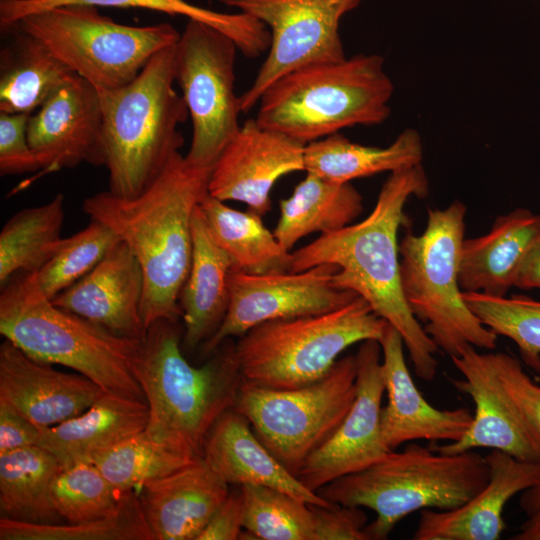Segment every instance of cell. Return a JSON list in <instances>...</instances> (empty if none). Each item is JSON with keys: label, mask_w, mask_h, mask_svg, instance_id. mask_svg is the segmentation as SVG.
Returning <instances> with one entry per match:
<instances>
[{"label": "cell", "mask_w": 540, "mask_h": 540, "mask_svg": "<svg viewBox=\"0 0 540 540\" xmlns=\"http://www.w3.org/2000/svg\"><path fill=\"white\" fill-rule=\"evenodd\" d=\"M429 183L422 164L390 173L371 213L358 223L321 234L291 253L290 271L321 264L338 267L334 283L365 299L402 336L416 375L434 379L438 348L411 312L400 278L398 230L411 196L424 198Z\"/></svg>", "instance_id": "6da1fadb"}, {"label": "cell", "mask_w": 540, "mask_h": 540, "mask_svg": "<svg viewBox=\"0 0 540 540\" xmlns=\"http://www.w3.org/2000/svg\"><path fill=\"white\" fill-rule=\"evenodd\" d=\"M211 170L179 152L136 197L121 198L107 190L83 202L90 219L108 226L142 268L146 330L159 320L176 322L182 315L179 296L192 260V216L208 193Z\"/></svg>", "instance_id": "7a4b0ae2"}, {"label": "cell", "mask_w": 540, "mask_h": 540, "mask_svg": "<svg viewBox=\"0 0 540 540\" xmlns=\"http://www.w3.org/2000/svg\"><path fill=\"white\" fill-rule=\"evenodd\" d=\"M175 323L159 320L146 330L133 363L148 406L146 434L202 456L215 422L234 407L243 377L235 344L224 341L202 366L183 356Z\"/></svg>", "instance_id": "3957f363"}, {"label": "cell", "mask_w": 540, "mask_h": 540, "mask_svg": "<svg viewBox=\"0 0 540 540\" xmlns=\"http://www.w3.org/2000/svg\"><path fill=\"white\" fill-rule=\"evenodd\" d=\"M176 44L158 51L128 84L98 90L103 116L109 192L133 198L143 192L179 153L178 127L188 116L174 89Z\"/></svg>", "instance_id": "277c9868"}, {"label": "cell", "mask_w": 540, "mask_h": 540, "mask_svg": "<svg viewBox=\"0 0 540 540\" xmlns=\"http://www.w3.org/2000/svg\"><path fill=\"white\" fill-rule=\"evenodd\" d=\"M485 456L472 450L443 453L409 442L370 467L338 478L317 493L327 501L376 513L364 531L368 540L387 539L406 516L423 509L464 505L489 481Z\"/></svg>", "instance_id": "5b68a950"}, {"label": "cell", "mask_w": 540, "mask_h": 540, "mask_svg": "<svg viewBox=\"0 0 540 540\" xmlns=\"http://www.w3.org/2000/svg\"><path fill=\"white\" fill-rule=\"evenodd\" d=\"M0 333L34 360L71 368L104 392L145 401L133 371L140 340L54 305L37 272L18 274L1 287Z\"/></svg>", "instance_id": "8992f818"}, {"label": "cell", "mask_w": 540, "mask_h": 540, "mask_svg": "<svg viewBox=\"0 0 540 540\" xmlns=\"http://www.w3.org/2000/svg\"><path fill=\"white\" fill-rule=\"evenodd\" d=\"M393 92L384 58L358 54L281 76L260 97L255 119L306 145L344 128L383 123Z\"/></svg>", "instance_id": "52a82bcc"}, {"label": "cell", "mask_w": 540, "mask_h": 540, "mask_svg": "<svg viewBox=\"0 0 540 540\" xmlns=\"http://www.w3.org/2000/svg\"><path fill=\"white\" fill-rule=\"evenodd\" d=\"M466 206L455 200L428 209L420 235L407 233L399 244L400 278L406 302L438 350L450 358L467 346L493 350L497 335L467 307L459 284Z\"/></svg>", "instance_id": "ba28073f"}, {"label": "cell", "mask_w": 540, "mask_h": 540, "mask_svg": "<svg viewBox=\"0 0 540 540\" xmlns=\"http://www.w3.org/2000/svg\"><path fill=\"white\" fill-rule=\"evenodd\" d=\"M388 324L357 296L329 312L261 323L240 337L235 353L243 380L297 388L327 375L349 346L380 343Z\"/></svg>", "instance_id": "9c48e42d"}, {"label": "cell", "mask_w": 540, "mask_h": 540, "mask_svg": "<svg viewBox=\"0 0 540 540\" xmlns=\"http://www.w3.org/2000/svg\"><path fill=\"white\" fill-rule=\"evenodd\" d=\"M13 25L98 90L130 83L158 51L180 38L171 24H120L100 14L96 6L83 4L32 13Z\"/></svg>", "instance_id": "30bf717a"}, {"label": "cell", "mask_w": 540, "mask_h": 540, "mask_svg": "<svg viewBox=\"0 0 540 540\" xmlns=\"http://www.w3.org/2000/svg\"><path fill=\"white\" fill-rule=\"evenodd\" d=\"M355 356L336 361L318 381L291 389L243 380L233 409L243 414L258 439L297 476L307 457L339 427L356 396Z\"/></svg>", "instance_id": "8fae6325"}, {"label": "cell", "mask_w": 540, "mask_h": 540, "mask_svg": "<svg viewBox=\"0 0 540 540\" xmlns=\"http://www.w3.org/2000/svg\"><path fill=\"white\" fill-rule=\"evenodd\" d=\"M236 43L220 30L188 19L176 43V83L192 121L186 159L211 168L240 129L234 91Z\"/></svg>", "instance_id": "7c38bea8"}, {"label": "cell", "mask_w": 540, "mask_h": 540, "mask_svg": "<svg viewBox=\"0 0 540 540\" xmlns=\"http://www.w3.org/2000/svg\"><path fill=\"white\" fill-rule=\"evenodd\" d=\"M262 22L270 32L267 56L249 88L239 96L241 113L252 110L264 91L295 69L346 58L340 22L362 0H219Z\"/></svg>", "instance_id": "4fadbf2b"}, {"label": "cell", "mask_w": 540, "mask_h": 540, "mask_svg": "<svg viewBox=\"0 0 540 540\" xmlns=\"http://www.w3.org/2000/svg\"><path fill=\"white\" fill-rule=\"evenodd\" d=\"M337 270L334 264L270 274H249L233 268L227 312L204 343L203 351L211 354L224 341L241 337L264 322L321 314L349 303L358 295L336 286L333 279Z\"/></svg>", "instance_id": "5bb4252c"}, {"label": "cell", "mask_w": 540, "mask_h": 540, "mask_svg": "<svg viewBox=\"0 0 540 540\" xmlns=\"http://www.w3.org/2000/svg\"><path fill=\"white\" fill-rule=\"evenodd\" d=\"M381 352L377 340L360 343L355 355L354 402L336 431L307 457L297 474L308 489L317 492L338 478L370 467L392 451L381 431L385 393Z\"/></svg>", "instance_id": "9a60e30c"}, {"label": "cell", "mask_w": 540, "mask_h": 540, "mask_svg": "<svg viewBox=\"0 0 540 540\" xmlns=\"http://www.w3.org/2000/svg\"><path fill=\"white\" fill-rule=\"evenodd\" d=\"M305 144L246 120L212 167L208 193L239 201L261 216L271 209V190L284 175L305 171Z\"/></svg>", "instance_id": "2e32d148"}, {"label": "cell", "mask_w": 540, "mask_h": 540, "mask_svg": "<svg viewBox=\"0 0 540 540\" xmlns=\"http://www.w3.org/2000/svg\"><path fill=\"white\" fill-rule=\"evenodd\" d=\"M102 127L97 88L75 74L29 116L27 139L45 173L81 163L104 166Z\"/></svg>", "instance_id": "e0dca14e"}, {"label": "cell", "mask_w": 540, "mask_h": 540, "mask_svg": "<svg viewBox=\"0 0 540 540\" xmlns=\"http://www.w3.org/2000/svg\"><path fill=\"white\" fill-rule=\"evenodd\" d=\"M451 360L463 376V379L452 380L453 386L474 402L473 421L460 440L430 446L443 453L497 449L521 460L540 462V438L500 383L491 352L481 353L470 345Z\"/></svg>", "instance_id": "ac0fdd59"}, {"label": "cell", "mask_w": 540, "mask_h": 540, "mask_svg": "<svg viewBox=\"0 0 540 540\" xmlns=\"http://www.w3.org/2000/svg\"><path fill=\"white\" fill-rule=\"evenodd\" d=\"M102 392L89 378L34 360L9 340L0 345V405L42 431L81 414Z\"/></svg>", "instance_id": "d6986e66"}, {"label": "cell", "mask_w": 540, "mask_h": 540, "mask_svg": "<svg viewBox=\"0 0 540 540\" xmlns=\"http://www.w3.org/2000/svg\"><path fill=\"white\" fill-rule=\"evenodd\" d=\"M380 345L387 394V404L381 410V431L386 445L395 450L416 440H460L473 421L471 411L465 407L442 410L423 397L406 365L402 336L390 324Z\"/></svg>", "instance_id": "ffe728a7"}, {"label": "cell", "mask_w": 540, "mask_h": 540, "mask_svg": "<svg viewBox=\"0 0 540 540\" xmlns=\"http://www.w3.org/2000/svg\"><path fill=\"white\" fill-rule=\"evenodd\" d=\"M143 296L142 268L121 241L92 271L51 301L113 334L141 340L146 334Z\"/></svg>", "instance_id": "44dd1931"}, {"label": "cell", "mask_w": 540, "mask_h": 540, "mask_svg": "<svg viewBox=\"0 0 540 540\" xmlns=\"http://www.w3.org/2000/svg\"><path fill=\"white\" fill-rule=\"evenodd\" d=\"M490 476L486 486L452 510L423 509L415 540H497L505 530L508 501L540 480V462L518 459L492 449L485 456Z\"/></svg>", "instance_id": "7402d4cb"}, {"label": "cell", "mask_w": 540, "mask_h": 540, "mask_svg": "<svg viewBox=\"0 0 540 540\" xmlns=\"http://www.w3.org/2000/svg\"><path fill=\"white\" fill-rule=\"evenodd\" d=\"M229 493L203 456L137 491L153 540H196Z\"/></svg>", "instance_id": "603a6c76"}, {"label": "cell", "mask_w": 540, "mask_h": 540, "mask_svg": "<svg viewBox=\"0 0 540 540\" xmlns=\"http://www.w3.org/2000/svg\"><path fill=\"white\" fill-rule=\"evenodd\" d=\"M202 456L229 485H262L311 505H333L284 467L258 439L248 419L233 408L212 426Z\"/></svg>", "instance_id": "cb8c5ba5"}, {"label": "cell", "mask_w": 540, "mask_h": 540, "mask_svg": "<svg viewBox=\"0 0 540 540\" xmlns=\"http://www.w3.org/2000/svg\"><path fill=\"white\" fill-rule=\"evenodd\" d=\"M149 420L144 400L102 394L81 414L42 431L38 446L48 450L62 468L92 458L145 431Z\"/></svg>", "instance_id": "d4e9b609"}, {"label": "cell", "mask_w": 540, "mask_h": 540, "mask_svg": "<svg viewBox=\"0 0 540 540\" xmlns=\"http://www.w3.org/2000/svg\"><path fill=\"white\" fill-rule=\"evenodd\" d=\"M540 235V214L526 208L499 215L490 231L464 239L459 265L462 291L506 296L521 261Z\"/></svg>", "instance_id": "484cf974"}, {"label": "cell", "mask_w": 540, "mask_h": 540, "mask_svg": "<svg viewBox=\"0 0 540 540\" xmlns=\"http://www.w3.org/2000/svg\"><path fill=\"white\" fill-rule=\"evenodd\" d=\"M193 252L179 296L185 325L184 345L193 350L218 329L229 305V277L234 264L211 234L199 207L192 216Z\"/></svg>", "instance_id": "4316f807"}, {"label": "cell", "mask_w": 540, "mask_h": 540, "mask_svg": "<svg viewBox=\"0 0 540 540\" xmlns=\"http://www.w3.org/2000/svg\"><path fill=\"white\" fill-rule=\"evenodd\" d=\"M420 134L412 128L403 130L386 147L355 143L335 133L305 145V171L336 183H350L357 178L410 168L423 161Z\"/></svg>", "instance_id": "83f0119b"}, {"label": "cell", "mask_w": 540, "mask_h": 540, "mask_svg": "<svg viewBox=\"0 0 540 540\" xmlns=\"http://www.w3.org/2000/svg\"><path fill=\"white\" fill-rule=\"evenodd\" d=\"M2 30L12 38L0 56V112L30 115L75 73L15 25Z\"/></svg>", "instance_id": "f1b7e54d"}, {"label": "cell", "mask_w": 540, "mask_h": 540, "mask_svg": "<svg viewBox=\"0 0 540 540\" xmlns=\"http://www.w3.org/2000/svg\"><path fill=\"white\" fill-rule=\"evenodd\" d=\"M73 4L140 8L197 20L225 33L248 58L267 52L270 44L268 28L254 17L237 11L217 12L185 0H0V25L3 29L29 14Z\"/></svg>", "instance_id": "f546056e"}, {"label": "cell", "mask_w": 540, "mask_h": 540, "mask_svg": "<svg viewBox=\"0 0 540 540\" xmlns=\"http://www.w3.org/2000/svg\"><path fill=\"white\" fill-rule=\"evenodd\" d=\"M306 173L292 195L280 201V217L273 231L288 251L309 234H326L351 224L363 211L362 196L351 183Z\"/></svg>", "instance_id": "4dcf8cb0"}, {"label": "cell", "mask_w": 540, "mask_h": 540, "mask_svg": "<svg viewBox=\"0 0 540 540\" xmlns=\"http://www.w3.org/2000/svg\"><path fill=\"white\" fill-rule=\"evenodd\" d=\"M199 207L211 234L230 256L235 269L249 274L290 271V251L266 228L261 215L230 208L209 193Z\"/></svg>", "instance_id": "1f68e13d"}, {"label": "cell", "mask_w": 540, "mask_h": 540, "mask_svg": "<svg viewBox=\"0 0 540 540\" xmlns=\"http://www.w3.org/2000/svg\"><path fill=\"white\" fill-rule=\"evenodd\" d=\"M60 470L57 458L38 445L0 454L1 518L28 523H64L51 494Z\"/></svg>", "instance_id": "d6a6232c"}, {"label": "cell", "mask_w": 540, "mask_h": 540, "mask_svg": "<svg viewBox=\"0 0 540 540\" xmlns=\"http://www.w3.org/2000/svg\"><path fill=\"white\" fill-rule=\"evenodd\" d=\"M64 196L22 209L11 216L0 233V285L14 276L38 272L55 254L63 237Z\"/></svg>", "instance_id": "836d02e7"}, {"label": "cell", "mask_w": 540, "mask_h": 540, "mask_svg": "<svg viewBox=\"0 0 540 540\" xmlns=\"http://www.w3.org/2000/svg\"><path fill=\"white\" fill-rule=\"evenodd\" d=\"M197 457L186 449L156 441L143 431L95 455L90 462L118 490L137 492L145 483L170 474Z\"/></svg>", "instance_id": "e575fe53"}, {"label": "cell", "mask_w": 540, "mask_h": 540, "mask_svg": "<svg viewBox=\"0 0 540 540\" xmlns=\"http://www.w3.org/2000/svg\"><path fill=\"white\" fill-rule=\"evenodd\" d=\"M0 540H153L136 491L104 518L79 523H28L0 518Z\"/></svg>", "instance_id": "d590c367"}, {"label": "cell", "mask_w": 540, "mask_h": 540, "mask_svg": "<svg viewBox=\"0 0 540 540\" xmlns=\"http://www.w3.org/2000/svg\"><path fill=\"white\" fill-rule=\"evenodd\" d=\"M463 299L484 326L511 339L523 362L540 374V300L471 291H463Z\"/></svg>", "instance_id": "8d00e7d4"}, {"label": "cell", "mask_w": 540, "mask_h": 540, "mask_svg": "<svg viewBox=\"0 0 540 540\" xmlns=\"http://www.w3.org/2000/svg\"><path fill=\"white\" fill-rule=\"evenodd\" d=\"M243 528L254 539L314 540L310 504L283 491L256 484L240 486Z\"/></svg>", "instance_id": "74e56055"}, {"label": "cell", "mask_w": 540, "mask_h": 540, "mask_svg": "<svg viewBox=\"0 0 540 540\" xmlns=\"http://www.w3.org/2000/svg\"><path fill=\"white\" fill-rule=\"evenodd\" d=\"M128 492L118 490L92 462L62 468L51 488L53 505L64 523L107 517L119 509Z\"/></svg>", "instance_id": "f35d334b"}, {"label": "cell", "mask_w": 540, "mask_h": 540, "mask_svg": "<svg viewBox=\"0 0 540 540\" xmlns=\"http://www.w3.org/2000/svg\"><path fill=\"white\" fill-rule=\"evenodd\" d=\"M120 238L104 223H90L63 238L55 254L37 272L43 293L53 299L92 271L119 243Z\"/></svg>", "instance_id": "ab89813d"}, {"label": "cell", "mask_w": 540, "mask_h": 540, "mask_svg": "<svg viewBox=\"0 0 540 540\" xmlns=\"http://www.w3.org/2000/svg\"><path fill=\"white\" fill-rule=\"evenodd\" d=\"M491 357L506 393L540 438V385L525 373L517 358L503 352H491Z\"/></svg>", "instance_id": "60d3db41"}, {"label": "cell", "mask_w": 540, "mask_h": 540, "mask_svg": "<svg viewBox=\"0 0 540 540\" xmlns=\"http://www.w3.org/2000/svg\"><path fill=\"white\" fill-rule=\"evenodd\" d=\"M29 114L0 112V173L16 175L40 170L37 157L29 146Z\"/></svg>", "instance_id": "b9f144b4"}, {"label": "cell", "mask_w": 540, "mask_h": 540, "mask_svg": "<svg viewBox=\"0 0 540 540\" xmlns=\"http://www.w3.org/2000/svg\"><path fill=\"white\" fill-rule=\"evenodd\" d=\"M314 540H368L365 534L367 515L356 506L333 504L311 505Z\"/></svg>", "instance_id": "7bdbcfd3"}, {"label": "cell", "mask_w": 540, "mask_h": 540, "mask_svg": "<svg viewBox=\"0 0 540 540\" xmlns=\"http://www.w3.org/2000/svg\"><path fill=\"white\" fill-rule=\"evenodd\" d=\"M243 519V496L239 488L238 491H230L196 540L241 539Z\"/></svg>", "instance_id": "ee69618b"}, {"label": "cell", "mask_w": 540, "mask_h": 540, "mask_svg": "<svg viewBox=\"0 0 540 540\" xmlns=\"http://www.w3.org/2000/svg\"><path fill=\"white\" fill-rule=\"evenodd\" d=\"M42 430L17 412L0 405V454L38 445Z\"/></svg>", "instance_id": "f6af8a7d"}, {"label": "cell", "mask_w": 540, "mask_h": 540, "mask_svg": "<svg viewBox=\"0 0 540 540\" xmlns=\"http://www.w3.org/2000/svg\"><path fill=\"white\" fill-rule=\"evenodd\" d=\"M525 520L512 540H540V480L524 490L519 499Z\"/></svg>", "instance_id": "bcb514c9"}, {"label": "cell", "mask_w": 540, "mask_h": 540, "mask_svg": "<svg viewBox=\"0 0 540 540\" xmlns=\"http://www.w3.org/2000/svg\"><path fill=\"white\" fill-rule=\"evenodd\" d=\"M513 287L522 290L540 289V235L524 255L515 276Z\"/></svg>", "instance_id": "7dc6e473"}]
</instances>
